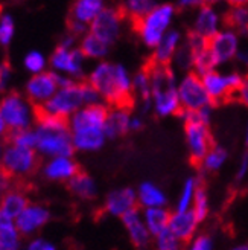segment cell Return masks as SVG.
Here are the masks:
<instances>
[{
  "mask_svg": "<svg viewBox=\"0 0 248 250\" xmlns=\"http://www.w3.org/2000/svg\"><path fill=\"white\" fill-rule=\"evenodd\" d=\"M108 107L102 103L84 105L69 118V128L75 151L95 153L107 142L105 122Z\"/></svg>",
  "mask_w": 248,
  "mask_h": 250,
  "instance_id": "6da1fadb",
  "label": "cell"
},
{
  "mask_svg": "<svg viewBox=\"0 0 248 250\" xmlns=\"http://www.w3.org/2000/svg\"><path fill=\"white\" fill-rule=\"evenodd\" d=\"M89 83L111 107H130L134 101L133 77L123 64L101 61L89 75Z\"/></svg>",
  "mask_w": 248,
  "mask_h": 250,
  "instance_id": "7a4b0ae2",
  "label": "cell"
},
{
  "mask_svg": "<svg viewBox=\"0 0 248 250\" xmlns=\"http://www.w3.org/2000/svg\"><path fill=\"white\" fill-rule=\"evenodd\" d=\"M37 153L43 157L73 156L75 146L69 128V119L35 111Z\"/></svg>",
  "mask_w": 248,
  "mask_h": 250,
  "instance_id": "3957f363",
  "label": "cell"
},
{
  "mask_svg": "<svg viewBox=\"0 0 248 250\" xmlns=\"http://www.w3.org/2000/svg\"><path fill=\"white\" fill-rule=\"evenodd\" d=\"M151 78L153 90V111L158 118L178 116L181 104L177 92V75L169 64H155L150 62L146 66Z\"/></svg>",
  "mask_w": 248,
  "mask_h": 250,
  "instance_id": "277c9868",
  "label": "cell"
},
{
  "mask_svg": "<svg viewBox=\"0 0 248 250\" xmlns=\"http://www.w3.org/2000/svg\"><path fill=\"white\" fill-rule=\"evenodd\" d=\"M101 101H102L101 95L95 90V87L90 83L73 81L66 87H59L55 92V95L44 104L35 105V111L69 119L81 107L90 104H99Z\"/></svg>",
  "mask_w": 248,
  "mask_h": 250,
  "instance_id": "5b68a950",
  "label": "cell"
},
{
  "mask_svg": "<svg viewBox=\"0 0 248 250\" xmlns=\"http://www.w3.org/2000/svg\"><path fill=\"white\" fill-rule=\"evenodd\" d=\"M177 17V6L172 3H158L145 17L137 20L134 24L140 42L150 49H154L165 34L172 28L173 20Z\"/></svg>",
  "mask_w": 248,
  "mask_h": 250,
  "instance_id": "8992f818",
  "label": "cell"
},
{
  "mask_svg": "<svg viewBox=\"0 0 248 250\" xmlns=\"http://www.w3.org/2000/svg\"><path fill=\"white\" fill-rule=\"evenodd\" d=\"M40 167V154L37 149L24 148L14 144L5 145L2 156V171L12 180H23L37 171Z\"/></svg>",
  "mask_w": 248,
  "mask_h": 250,
  "instance_id": "52a82bcc",
  "label": "cell"
},
{
  "mask_svg": "<svg viewBox=\"0 0 248 250\" xmlns=\"http://www.w3.org/2000/svg\"><path fill=\"white\" fill-rule=\"evenodd\" d=\"M180 119L184 124V141L192 162L200 164L207 151L213 146V137L210 133V125L191 116L189 111L181 110Z\"/></svg>",
  "mask_w": 248,
  "mask_h": 250,
  "instance_id": "ba28073f",
  "label": "cell"
},
{
  "mask_svg": "<svg viewBox=\"0 0 248 250\" xmlns=\"http://www.w3.org/2000/svg\"><path fill=\"white\" fill-rule=\"evenodd\" d=\"M0 116L6 125L8 133L26 130L31 128V124L35 121V107H31L20 95L11 93L0 103Z\"/></svg>",
  "mask_w": 248,
  "mask_h": 250,
  "instance_id": "9c48e42d",
  "label": "cell"
},
{
  "mask_svg": "<svg viewBox=\"0 0 248 250\" xmlns=\"http://www.w3.org/2000/svg\"><path fill=\"white\" fill-rule=\"evenodd\" d=\"M177 92L180 98L181 110L196 111L204 107L213 105L212 99H210V96L204 89L201 77L192 70L183 73V77L178 80L177 84Z\"/></svg>",
  "mask_w": 248,
  "mask_h": 250,
  "instance_id": "30bf717a",
  "label": "cell"
},
{
  "mask_svg": "<svg viewBox=\"0 0 248 250\" xmlns=\"http://www.w3.org/2000/svg\"><path fill=\"white\" fill-rule=\"evenodd\" d=\"M210 54L213 57L216 67L236 61L238 52L241 51V35L231 28H222L213 39L207 43Z\"/></svg>",
  "mask_w": 248,
  "mask_h": 250,
  "instance_id": "8fae6325",
  "label": "cell"
},
{
  "mask_svg": "<svg viewBox=\"0 0 248 250\" xmlns=\"http://www.w3.org/2000/svg\"><path fill=\"white\" fill-rule=\"evenodd\" d=\"M224 23H226L224 14L219 11L216 5L204 3L195 11L191 32L209 42L222 29V24Z\"/></svg>",
  "mask_w": 248,
  "mask_h": 250,
  "instance_id": "7c38bea8",
  "label": "cell"
},
{
  "mask_svg": "<svg viewBox=\"0 0 248 250\" xmlns=\"http://www.w3.org/2000/svg\"><path fill=\"white\" fill-rule=\"evenodd\" d=\"M123 12L117 8H104V11L90 23V32L107 44H113L120 37Z\"/></svg>",
  "mask_w": 248,
  "mask_h": 250,
  "instance_id": "4fadbf2b",
  "label": "cell"
},
{
  "mask_svg": "<svg viewBox=\"0 0 248 250\" xmlns=\"http://www.w3.org/2000/svg\"><path fill=\"white\" fill-rule=\"evenodd\" d=\"M52 212L41 203L31 202L16 218V226L21 236H35L51 221Z\"/></svg>",
  "mask_w": 248,
  "mask_h": 250,
  "instance_id": "5bb4252c",
  "label": "cell"
},
{
  "mask_svg": "<svg viewBox=\"0 0 248 250\" xmlns=\"http://www.w3.org/2000/svg\"><path fill=\"white\" fill-rule=\"evenodd\" d=\"M139 208L137 203V192L133 188L123 186L117 189L110 191L104 200V210L105 214L114 218H122L128 212Z\"/></svg>",
  "mask_w": 248,
  "mask_h": 250,
  "instance_id": "9a60e30c",
  "label": "cell"
},
{
  "mask_svg": "<svg viewBox=\"0 0 248 250\" xmlns=\"http://www.w3.org/2000/svg\"><path fill=\"white\" fill-rule=\"evenodd\" d=\"M78 162L73 156H57L49 157L41 168V172L46 180L57 183H67L79 172Z\"/></svg>",
  "mask_w": 248,
  "mask_h": 250,
  "instance_id": "2e32d148",
  "label": "cell"
},
{
  "mask_svg": "<svg viewBox=\"0 0 248 250\" xmlns=\"http://www.w3.org/2000/svg\"><path fill=\"white\" fill-rule=\"evenodd\" d=\"M120 221L123 224V229H125V232L128 235L130 243L135 249L145 250L153 244V235L150 230H148L139 208L125 214L120 218Z\"/></svg>",
  "mask_w": 248,
  "mask_h": 250,
  "instance_id": "e0dca14e",
  "label": "cell"
},
{
  "mask_svg": "<svg viewBox=\"0 0 248 250\" xmlns=\"http://www.w3.org/2000/svg\"><path fill=\"white\" fill-rule=\"evenodd\" d=\"M84 55L81 49L75 47H64L59 46L52 55V66L59 70L69 73L70 78H79L84 73Z\"/></svg>",
  "mask_w": 248,
  "mask_h": 250,
  "instance_id": "ac0fdd59",
  "label": "cell"
},
{
  "mask_svg": "<svg viewBox=\"0 0 248 250\" xmlns=\"http://www.w3.org/2000/svg\"><path fill=\"white\" fill-rule=\"evenodd\" d=\"M200 220L196 218L193 210H173L171 212V218L168 229L177 236L181 243H189L198 233L200 228Z\"/></svg>",
  "mask_w": 248,
  "mask_h": 250,
  "instance_id": "d6986e66",
  "label": "cell"
},
{
  "mask_svg": "<svg viewBox=\"0 0 248 250\" xmlns=\"http://www.w3.org/2000/svg\"><path fill=\"white\" fill-rule=\"evenodd\" d=\"M201 80H203L207 95L210 96V99H212L213 105L226 103L234 96L231 87L229 84L227 72H221L219 69H213V70L204 73Z\"/></svg>",
  "mask_w": 248,
  "mask_h": 250,
  "instance_id": "ffe728a7",
  "label": "cell"
},
{
  "mask_svg": "<svg viewBox=\"0 0 248 250\" xmlns=\"http://www.w3.org/2000/svg\"><path fill=\"white\" fill-rule=\"evenodd\" d=\"M59 89L55 73H37L28 83V96L35 105H41L49 101Z\"/></svg>",
  "mask_w": 248,
  "mask_h": 250,
  "instance_id": "44dd1931",
  "label": "cell"
},
{
  "mask_svg": "<svg viewBox=\"0 0 248 250\" xmlns=\"http://www.w3.org/2000/svg\"><path fill=\"white\" fill-rule=\"evenodd\" d=\"M183 40H184L183 32L180 29L171 28L165 34L163 39L158 42V44L153 49L151 62H155V64H171Z\"/></svg>",
  "mask_w": 248,
  "mask_h": 250,
  "instance_id": "7402d4cb",
  "label": "cell"
},
{
  "mask_svg": "<svg viewBox=\"0 0 248 250\" xmlns=\"http://www.w3.org/2000/svg\"><path fill=\"white\" fill-rule=\"evenodd\" d=\"M131 110L130 107H111L108 110V116L105 122V134L107 139H117L130 133L131 122Z\"/></svg>",
  "mask_w": 248,
  "mask_h": 250,
  "instance_id": "603a6c76",
  "label": "cell"
},
{
  "mask_svg": "<svg viewBox=\"0 0 248 250\" xmlns=\"http://www.w3.org/2000/svg\"><path fill=\"white\" fill-rule=\"evenodd\" d=\"M105 6V0H75L72 6L70 21L90 26V23L101 14Z\"/></svg>",
  "mask_w": 248,
  "mask_h": 250,
  "instance_id": "cb8c5ba5",
  "label": "cell"
},
{
  "mask_svg": "<svg viewBox=\"0 0 248 250\" xmlns=\"http://www.w3.org/2000/svg\"><path fill=\"white\" fill-rule=\"evenodd\" d=\"M31 203V198L28 192L21 189V188L12 186L11 189L0 198V212H3L5 215L11 218H17L21 210Z\"/></svg>",
  "mask_w": 248,
  "mask_h": 250,
  "instance_id": "d4e9b609",
  "label": "cell"
},
{
  "mask_svg": "<svg viewBox=\"0 0 248 250\" xmlns=\"http://www.w3.org/2000/svg\"><path fill=\"white\" fill-rule=\"evenodd\" d=\"M137 203L142 209L146 208H158V206H166L168 205V195L166 192L160 188L158 185H155L154 182H142L137 189Z\"/></svg>",
  "mask_w": 248,
  "mask_h": 250,
  "instance_id": "484cf974",
  "label": "cell"
},
{
  "mask_svg": "<svg viewBox=\"0 0 248 250\" xmlns=\"http://www.w3.org/2000/svg\"><path fill=\"white\" fill-rule=\"evenodd\" d=\"M70 194L81 202H93L97 195V185L90 174L79 171L73 179L67 182Z\"/></svg>",
  "mask_w": 248,
  "mask_h": 250,
  "instance_id": "4316f807",
  "label": "cell"
},
{
  "mask_svg": "<svg viewBox=\"0 0 248 250\" xmlns=\"http://www.w3.org/2000/svg\"><path fill=\"white\" fill-rule=\"evenodd\" d=\"M133 92L134 96L140 101L142 111H153V90H151V78L148 69L143 67L133 77Z\"/></svg>",
  "mask_w": 248,
  "mask_h": 250,
  "instance_id": "83f0119b",
  "label": "cell"
},
{
  "mask_svg": "<svg viewBox=\"0 0 248 250\" xmlns=\"http://www.w3.org/2000/svg\"><path fill=\"white\" fill-rule=\"evenodd\" d=\"M0 250H21V235L16 220L0 212Z\"/></svg>",
  "mask_w": 248,
  "mask_h": 250,
  "instance_id": "f1b7e54d",
  "label": "cell"
},
{
  "mask_svg": "<svg viewBox=\"0 0 248 250\" xmlns=\"http://www.w3.org/2000/svg\"><path fill=\"white\" fill-rule=\"evenodd\" d=\"M142 217L146 224L148 230L151 232L153 236L158 235L168 229L171 212L168 210L166 206H158V208H146L142 209Z\"/></svg>",
  "mask_w": 248,
  "mask_h": 250,
  "instance_id": "f546056e",
  "label": "cell"
},
{
  "mask_svg": "<svg viewBox=\"0 0 248 250\" xmlns=\"http://www.w3.org/2000/svg\"><path fill=\"white\" fill-rule=\"evenodd\" d=\"M224 19L229 28L234 29L241 37H248V5L230 6Z\"/></svg>",
  "mask_w": 248,
  "mask_h": 250,
  "instance_id": "4dcf8cb0",
  "label": "cell"
},
{
  "mask_svg": "<svg viewBox=\"0 0 248 250\" xmlns=\"http://www.w3.org/2000/svg\"><path fill=\"white\" fill-rule=\"evenodd\" d=\"M81 52L85 58H92V60H102L104 57L108 55L110 51V44L102 42L101 39H97L96 35L92 32L85 34L84 39L81 40Z\"/></svg>",
  "mask_w": 248,
  "mask_h": 250,
  "instance_id": "1f68e13d",
  "label": "cell"
},
{
  "mask_svg": "<svg viewBox=\"0 0 248 250\" xmlns=\"http://www.w3.org/2000/svg\"><path fill=\"white\" fill-rule=\"evenodd\" d=\"M229 159V151L222 146V145H216L213 144V146L209 149L207 154L203 157V160L200 162V167L204 172H218L222 167L226 165V162Z\"/></svg>",
  "mask_w": 248,
  "mask_h": 250,
  "instance_id": "d6a6232c",
  "label": "cell"
},
{
  "mask_svg": "<svg viewBox=\"0 0 248 250\" xmlns=\"http://www.w3.org/2000/svg\"><path fill=\"white\" fill-rule=\"evenodd\" d=\"M158 5V0H122V12L125 17H130L133 23L145 17Z\"/></svg>",
  "mask_w": 248,
  "mask_h": 250,
  "instance_id": "836d02e7",
  "label": "cell"
},
{
  "mask_svg": "<svg viewBox=\"0 0 248 250\" xmlns=\"http://www.w3.org/2000/svg\"><path fill=\"white\" fill-rule=\"evenodd\" d=\"M200 186H201V182L198 177L189 176L188 179H186L181 185V191H180V195H178L177 203H175V209L173 210H189L192 208L195 194H196Z\"/></svg>",
  "mask_w": 248,
  "mask_h": 250,
  "instance_id": "e575fe53",
  "label": "cell"
},
{
  "mask_svg": "<svg viewBox=\"0 0 248 250\" xmlns=\"http://www.w3.org/2000/svg\"><path fill=\"white\" fill-rule=\"evenodd\" d=\"M213 69H218L215 61H213V57L210 54L209 47H203L200 51L195 52V57H193V66H192V72H195L196 75H200L203 77L204 73L213 70Z\"/></svg>",
  "mask_w": 248,
  "mask_h": 250,
  "instance_id": "d590c367",
  "label": "cell"
},
{
  "mask_svg": "<svg viewBox=\"0 0 248 250\" xmlns=\"http://www.w3.org/2000/svg\"><path fill=\"white\" fill-rule=\"evenodd\" d=\"M8 142L14 144L24 148H37V131L35 128H26V130H17L8 133Z\"/></svg>",
  "mask_w": 248,
  "mask_h": 250,
  "instance_id": "8d00e7d4",
  "label": "cell"
},
{
  "mask_svg": "<svg viewBox=\"0 0 248 250\" xmlns=\"http://www.w3.org/2000/svg\"><path fill=\"white\" fill-rule=\"evenodd\" d=\"M153 247L154 250H181L183 243L169 229H166L153 236Z\"/></svg>",
  "mask_w": 248,
  "mask_h": 250,
  "instance_id": "74e56055",
  "label": "cell"
},
{
  "mask_svg": "<svg viewBox=\"0 0 248 250\" xmlns=\"http://www.w3.org/2000/svg\"><path fill=\"white\" fill-rule=\"evenodd\" d=\"M193 214L196 215V218L200 220V223H203L207 217H209V212H210V200H209V194L207 191L204 189L203 186L198 188V191L195 194V198H193V203H192V208Z\"/></svg>",
  "mask_w": 248,
  "mask_h": 250,
  "instance_id": "f35d334b",
  "label": "cell"
},
{
  "mask_svg": "<svg viewBox=\"0 0 248 250\" xmlns=\"http://www.w3.org/2000/svg\"><path fill=\"white\" fill-rule=\"evenodd\" d=\"M12 35H14V20L11 16L3 14L0 17V44H9Z\"/></svg>",
  "mask_w": 248,
  "mask_h": 250,
  "instance_id": "ab89813d",
  "label": "cell"
},
{
  "mask_svg": "<svg viewBox=\"0 0 248 250\" xmlns=\"http://www.w3.org/2000/svg\"><path fill=\"white\" fill-rule=\"evenodd\" d=\"M215 243L213 238L207 233H196L189 241V246L186 250H213Z\"/></svg>",
  "mask_w": 248,
  "mask_h": 250,
  "instance_id": "60d3db41",
  "label": "cell"
},
{
  "mask_svg": "<svg viewBox=\"0 0 248 250\" xmlns=\"http://www.w3.org/2000/svg\"><path fill=\"white\" fill-rule=\"evenodd\" d=\"M44 64H46L44 57L37 51L29 52L26 55V58H24V66H26V69L32 73H40L44 69Z\"/></svg>",
  "mask_w": 248,
  "mask_h": 250,
  "instance_id": "b9f144b4",
  "label": "cell"
},
{
  "mask_svg": "<svg viewBox=\"0 0 248 250\" xmlns=\"http://www.w3.org/2000/svg\"><path fill=\"white\" fill-rule=\"evenodd\" d=\"M24 250H58V247L43 236H32L24 246Z\"/></svg>",
  "mask_w": 248,
  "mask_h": 250,
  "instance_id": "7bdbcfd3",
  "label": "cell"
},
{
  "mask_svg": "<svg viewBox=\"0 0 248 250\" xmlns=\"http://www.w3.org/2000/svg\"><path fill=\"white\" fill-rule=\"evenodd\" d=\"M247 177H248V151H245L239 159V164L236 168V182L242 183Z\"/></svg>",
  "mask_w": 248,
  "mask_h": 250,
  "instance_id": "ee69618b",
  "label": "cell"
},
{
  "mask_svg": "<svg viewBox=\"0 0 248 250\" xmlns=\"http://www.w3.org/2000/svg\"><path fill=\"white\" fill-rule=\"evenodd\" d=\"M227 78H229V84H230V87H231V90H233V93H236V90L241 87V84H242V81H244V78H245V75L241 72V70H230V72H227Z\"/></svg>",
  "mask_w": 248,
  "mask_h": 250,
  "instance_id": "f6af8a7d",
  "label": "cell"
},
{
  "mask_svg": "<svg viewBox=\"0 0 248 250\" xmlns=\"http://www.w3.org/2000/svg\"><path fill=\"white\" fill-rule=\"evenodd\" d=\"M233 98H236L238 103H241L245 108H248V75H245L241 87L236 90V93H234Z\"/></svg>",
  "mask_w": 248,
  "mask_h": 250,
  "instance_id": "bcb514c9",
  "label": "cell"
},
{
  "mask_svg": "<svg viewBox=\"0 0 248 250\" xmlns=\"http://www.w3.org/2000/svg\"><path fill=\"white\" fill-rule=\"evenodd\" d=\"M201 5H204L203 0H177V8L183 11H196Z\"/></svg>",
  "mask_w": 248,
  "mask_h": 250,
  "instance_id": "7dc6e473",
  "label": "cell"
},
{
  "mask_svg": "<svg viewBox=\"0 0 248 250\" xmlns=\"http://www.w3.org/2000/svg\"><path fill=\"white\" fill-rule=\"evenodd\" d=\"M12 186H14V180H12L3 171H0V198H2Z\"/></svg>",
  "mask_w": 248,
  "mask_h": 250,
  "instance_id": "c3c4849f",
  "label": "cell"
},
{
  "mask_svg": "<svg viewBox=\"0 0 248 250\" xmlns=\"http://www.w3.org/2000/svg\"><path fill=\"white\" fill-rule=\"evenodd\" d=\"M9 75H11V70H9L8 64L0 66V89H3V87L6 85V83L9 80Z\"/></svg>",
  "mask_w": 248,
  "mask_h": 250,
  "instance_id": "681fc988",
  "label": "cell"
},
{
  "mask_svg": "<svg viewBox=\"0 0 248 250\" xmlns=\"http://www.w3.org/2000/svg\"><path fill=\"white\" fill-rule=\"evenodd\" d=\"M142 128H143V118L133 115L130 122V131H140Z\"/></svg>",
  "mask_w": 248,
  "mask_h": 250,
  "instance_id": "f907efd6",
  "label": "cell"
},
{
  "mask_svg": "<svg viewBox=\"0 0 248 250\" xmlns=\"http://www.w3.org/2000/svg\"><path fill=\"white\" fill-rule=\"evenodd\" d=\"M236 61L239 62L241 66H244V67H248V51H245V49H241V51L238 52Z\"/></svg>",
  "mask_w": 248,
  "mask_h": 250,
  "instance_id": "816d5d0a",
  "label": "cell"
},
{
  "mask_svg": "<svg viewBox=\"0 0 248 250\" xmlns=\"http://www.w3.org/2000/svg\"><path fill=\"white\" fill-rule=\"evenodd\" d=\"M229 6H241V5H248V0H224Z\"/></svg>",
  "mask_w": 248,
  "mask_h": 250,
  "instance_id": "f5cc1de1",
  "label": "cell"
},
{
  "mask_svg": "<svg viewBox=\"0 0 248 250\" xmlns=\"http://www.w3.org/2000/svg\"><path fill=\"white\" fill-rule=\"evenodd\" d=\"M6 134H8V128H6V125H5L2 116H0V139H2V137H5Z\"/></svg>",
  "mask_w": 248,
  "mask_h": 250,
  "instance_id": "db71d44e",
  "label": "cell"
},
{
  "mask_svg": "<svg viewBox=\"0 0 248 250\" xmlns=\"http://www.w3.org/2000/svg\"><path fill=\"white\" fill-rule=\"evenodd\" d=\"M244 142H245V145L248 146V121H247V124H245V130H244Z\"/></svg>",
  "mask_w": 248,
  "mask_h": 250,
  "instance_id": "11a10c76",
  "label": "cell"
},
{
  "mask_svg": "<svg viewBox=\"0 0 248 250\" xmlns=\"http://www.w3.org/2000/svg\"><path fill=\"white\" fill-rule=\"evenodd\" d=\"M230 250H248V244H238V246L231 247Z\"/></svg>",
  "mask_w": 248,
  "mask_h": 250,
  "instance_id": "9f6ffc18",
  "label": "cell"
},
{
  "mask_svg": "<svg viewBox=\"0 0 248 250\" xmlns=\"http://www.w3.org/2000/svg\"><path fill=\"white\" fill-rule=\"evenodd\" d=\"M204 3H207V5H218L221 0H203Z\"/></svg>",
  "mask_w": 248,
  "mask_h": 250,
  "instance_id": "6f0895ef",
  "label": "cell"
},
{
  "mask_svg": "<svg viewBox=\"0 0 248 250\" xmlns=\"http://www.w3.org/2000/svg\"><path fill=\"white\" fill-rule=\"evenodd\" d=\"M3 145L0 144V171H2V156H3Z\"/></svg>",
  "mask_w": 248,
  "mask_h": 250,
  "instance_id": "680465c9",
  "label": "cell"
}]
</instances>
